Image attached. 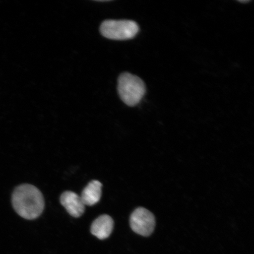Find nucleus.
Listing matches in <instances>:
<instances>
[{
    "label": "nucleus",
    "instance_id": "20e7f679",
    "mask_svg": "<svg viewBox=\"0 0 254 254\" xmlns=\"http://www.w3.org/2000/svg\"><path fill=\"white\" fill-rule=\"evenodd\" d=\"M129 223L131 229L135 233L147 237L150 236L154 230L155 217L147 209L138 208L130 217Z\"/></svg>",
    "mask_w": 254,
    "mask_h": 254
},
{
    "label": "nucleus",
    "instance_id": "423d86ee",
    "mask_svg": "<svg viewBox=\"0 0 254 254\" xmlns=\"http://www.w3.org/2000/svg\"><path fill=\"white\" fill-rule=\"evenodd\" d=\"M114 221L110 216L103 215L94 220L91 227L92 234L100 240L106 239L113 230Z\"/></svg>",
    "mask_w": 254,
    "mask_h": 254
},
{
    "label": "nucleus",
    "instance_id": "7ed1b4c3",
    "mask_svg": "<svg viewBox=\"0 0 254 254\" xmlns=\"http://www.w3.org/2000/svg\"><path fill=\"white\" fill-rule=\"evenodd\" d=\"M137 23L131 20H106L101 25V34L113 40L132 39L138 33Z\"/></svg>",
    "mask_w": 254,
    "mask_h": 254
},
{
    "label": "nucleus",
    "instance_id": "6e6552de",
    "mask_svg": "<svg viewBox=\"0 0 254 254\" xmlns=\"http://www.w3.org/2000/svg\"><path fill=\"white\" fill-rule=\"evenodd\" d=\"M239 1L240 2H241V3H248V2H250V1H249V0H247V1H241V0H240V1Z\"/></svg>",
    "mask_w": 254,
    "mask_h": 254
},
{
    "label": "nucleus",
    "instance_id": "0eeeda50",
    "mask_svg": "<svg viewBox=\"0 0 254 254\" xmlns=\"http://www.w3.org/2000/svg\"><path fill=\"white\" fill-rule=\"evenodd\" d=\"M102 193V184L93 180L82 190L80 196L84 205L93 206L99 202Z\"/></svg>",
    "mask_w": 254,
    "mask_h": 254
},
{
    "label": "nucleus",
    "instance_id": "f257e3e1",
    "mask_svg": "<svg viewBox=\"0 0 254 254\" xmlns=\"http://www.w3.org/2000/svg\"><path fill=\"white\" fill-rule=\"evenodd\" d=\"M12 204L17 213L27 220H34L42 214L44 199L36 187L23 184L17 187L12 195Z\"/></svg>",
    "mask_w": 254,
    "mask_h": 254
},
{
    "label": "nucleus",
    "instance_id": "f03ea898",
    "mask_svg": "<svg viewBox=\"0 0 254 254\" xmlns=\"http://www.w3.org/2000/svg\"><path fill=\"white\" fill-rule=\"evenodd\" d=\"M118 92L124 103L129 107H134L144 96L145 85L137 76L128 72L123 73L119 78Z\"/></svg>",
    "mask_w": 254,
    "mask_h": 254
},
{
    "label": "nucleus",
    "instance_id": "39448f33",
    "mask_svg": "<svg viewBox=\"0 0 254 254\" xmlns=\"http://www.w3.org/2000/svg\"><path fill=\"white\" fill-rule=\"evenodd\" d=\"M60 202L72 217L78 218L84 214L85 205L77 193L72 191L63 192Z\"/></svg>",
    "mask_w": 254,
    "mask_h": 254
}]
</instances>
